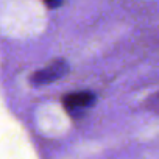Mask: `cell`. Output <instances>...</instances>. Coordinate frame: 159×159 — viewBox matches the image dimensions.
<instances>
[{
  "mask_svg": "<svg viewBox=\"0 0 159 159\" xmlns=\"http://www.w3.org/2000/svg\"><path fill=\"white\" fill-rule=\"evenodd\" d=\"M69 72V64L66 59H55L52 61L50 64L44 66L42 69L36 70L30 81L31 84L34 86H45V84H50V83H55L56 80L62 78L66 73Z\"/></svg>",
  "mask_w": 159,
  "mask_h": 159,
  "instance_id": "obj_1",
  "label": "cell"
},
{
  "mask_svg": "<svg viewBox=\"0 0 159 159\" xmlns=\"http://www.w3.org/2000/svg\"><path fill=\"white\" fill-rule=\"evenodd\" d=\"M150 106H151L153 109H157V111H159V94H156L154 97L150 98Z\"/></svg>",
  "mask_w": 159,
  "mask_h": 159,
  "instance_id": "obj_3",
  "label": "cell"
},
{
  "mask_svg": "<svg viewBox=\"0 0 159 159\" xmlns=\"http://www.w3.org/2000/svg\"><path fill=\"white\" fill-rule=\"evenodd\" d=\"M95 94L91 91H76L62 97V106L70 116L76 117L88 111L95 103Z\"/></svg>",
  "mask_w": 159,
  "mask_h": 159,
  "instance_id": "obj_2",
  "label": "cell"
},
{
  "mask_svg": "<svg viewBox=\"0 0 159 159\" xmlns=\"http://www.w3.org/2000/svg\"><path fill=\"white\" fill-rule=\"evenodd\" d=\"M59 5H61L59 2H55V3H53V2H47V3H45L47 8H55V7H59Z\"/></svg>",
  "mask_w": 159,
  "mask_h": 159,
  "instance_id": "obj_4",
  "label": "cell"
}]
</instances>
